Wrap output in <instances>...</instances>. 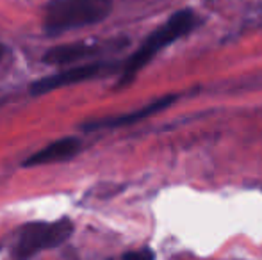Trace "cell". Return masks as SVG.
Instances as JSON below:
<instances>
[{
    "instance_id": "6da1fadb",
    "label": "cell",
    "mask_w": 262,
    "mask_h": 260,
    "mask_svg": "<svg viewBox=\"0 0 262 260\" xmlns=\"http://www.w3.org/2000/svg\"><path fill=\"white\" fill-rule=\"evenodd\" d=\"M113 11V0H50L43 29L49 36L82 29L104 21Z\"/></svg>"
},
{
    "instance_id": "7a4b0ae2",
    "label": "cell",
    "mask_w": 262,
    "mask_h": 260,
    "mask_svg": "<svg viewBox=\"0 0 262 260\" xmlns=\"http://www.w3.org/2000/svg\"><path fill=\"white\" fill-rule=\"evenodd\" d=\"M193 25H194V14L191 13L189 9L177 11L164 25H161L157 31H154L152 34L145 39V43H143L134 52V56L127 61V64H125V68H123V75H121V80L118 86L123 87V86H127V84H130L132 79H134L162 49L169 46L173 41H177V39L182 38V36H186L187 32L193 29Z\"/></svg>"
},
{
    "instance_id": "3957f363",
    "label": "cell",
    "mask_w": 262,
    "mask_h": 260,
    "mask_svg": "<svg viewBox=\"0 0 262 260\" xmlns=\"http://www.w3.org/2000/svg\"><path fill=\"white\" fill-rule=\"evenodd\" d=\"M73 232L70 219L52 223H31L20 230L18 241L13 248V260H31L38 253L62 244Z\"/></svg>"
},
{
    "instance_id": "277c9868",
    "label": "cell",
    "mask_w": 262,
    "mask_h": 260,
    "mask_svg": "<svg viewBox=\"0 0 262 260\" xmlns=\"http://www.w3.org/2000/svg\"><path fill=\"white\" fill-rule=\"evenodd\" d=\"M105 66H107L105 63L73 66V68H70V69H64V72H61V73H55V75L45 77V79L34 82L31 86V91L34 94H43V93H50V91L59 89V87H66V86H72V84L84 82V80L93 79V77H97L100 72H104Z\"/></svg>"
},
{
    "instance_id": "5b68a950",
    "label": "cell",
    "mask_w": 262,
    "mask_h": 260,
    "mask_svg": "<svg viewBox=\"0 0 262 260\" xmlns=\"http://www.w3.org/2000/svg\"><path fill=\"white\" fill-rule=\"evenodd\" d=\"M177 100V94H168L164 98H159V100L152 102V104L145 105L139 111L128 112V114L118 116V118H105V120H97V122H91L84 125V130H97V129H114V127H123V125H130V123L141 122V120H146L148 116L157 114L159 111L169 107L173 102Z\"/></svg>"
},
{
    "instance_id": "8992f818",
    "label": "cell",
    "mask_w": 262,
    "mask_h": 260,
    "mask_svg": "<svg viewBox=\"0 0 262 260\" xmlns=\"http://www.w3.org/2000/svg\"><path fill=\"white\" fill-rule=\"evenodd\" d=\"M102 50H104V45L100 43H70V45H59L50 49L43 56V61L52 66H62L97 56Z\"/></svg>"
},
{
    "instance_id": "52a82bcc",
    "label": "cell",
    "mask_w": 262,
    "mask_h": 260,
    "mask_svg": "<svg viewBox=\"0 0 262 260\" xmlns=\"http://www.w3.org/2000/svg\"><path fill=\"white\" fill-rule=\"evenodd\" d=\"M80 141L77 137H62L59 141L50 143L43 150L36 152L25 160V166H39V164H49V162H59V160H66L73 157L79 152Z\"/></svg>"
},
{
    "instance_id": "ba28073f",
    "label": "cell",
    "mask_w": 262,
    "mask_h": 260,
    "mask_svg": "<svg viewBox=\"0 0 262 260\" xmlns=\"http://www.w3.org/2000/svg\"><path fill=\"white\" fill-rule=\"evenodd\" d=\"M123 260H156V255H154V251L148 250V248H143V250L125 253Z\"/></svg>"
},
{
    "instance_id": "9c48e42d",
    "label": "cell",
    "mask_w": 262,
    "mask_h": 260,
    "mask_svg": "<svg viewBox=\"0 0 262 260\" xmlns=\"http://www.w3.org/2000/svg\"><path fill=\"white\" fill-rule=\"evenodd\" d=\"M0 59H2V46H0Z\"/></svg>"
}]
</instances>
